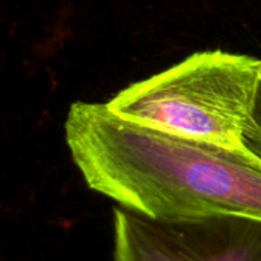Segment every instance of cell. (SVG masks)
<instances>
[{"label": "cell", "mask_w": 261, "mask_h": 261, "mask_svg": "<svg viewBox=\"0 0 261 261\" xmlns=\"http://www.w3.org/2000/svg\"><path fill=\"white\" fill-rule=\"evenodd\" d=\"M64 138L89 188L124 210L167 220L261 222V161L243 147L156 130L86 101L69 107Z\"/></svg>", "instance_id": "cell-1"}, {"label": "cell", "mask_w": 261, "mask_h": 261, "mask_svg": "<svg viewBox=\"0 0 261 261\" xmlns=\"http://www.w3.org/2000/svg\"><path fill=\"white\" fill-rule=\"evenodd\" d=\"M261 58L226 50L196 52L119 90L107 106L138 124L229 147H242Z\"/></svg>", "instance_id": "cell-2"}, {"label": "cell", "mask_w": 261, "mask_h": 261, "mask_svg": "<svg viewBox=\"0 0 261 261\" xmlns=\"http://www.w3.org/2000/svg\"><path fill=\"white\" fill-rule=\"evenodd\" d=\"M115 261H261V222L246 217L153 219L116 208Z\"/></svg>", "instance_id": "cell-3"}, {"label": "cell", "mask_w": 261, "mask_h": 261, "mask_svg": "<svg viewBox=\"0 0 261 261\" xmlns=\"http://www.w3.org/2000/svg\"><path fill=\"white\" fill-rule=\"evenodd\" d=\"M242 147L261 161V73L248 122L245 125Z\"/></svg>", "instance_id": "cell-4"}]
</instances>
